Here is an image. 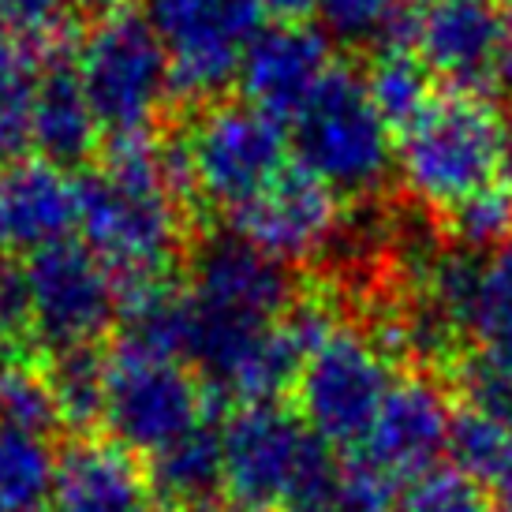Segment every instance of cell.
Listing matches in <instances>:
<instances>
[{"label": "cell", "instance_id": "cell-19", "mask_svg": "<svg viewBox=\"0 0 512 512\" xmlns=\"http://www.w3.org/2000/svg\"><path fill=\"white\" fill-rule=\"evenodd\" d=\"M98 116L86 101L75 64H49L34 79V150L60 169L86 161L98 143Z\"/></svg>", "mask_w": 512, "mask_h": 512}, {"label": "cell", "instance_id": "cell-11", "mask_svg": "<svg viewBox=\"0 0 512 512\" xmlns=\"http://www.w3.org/2000/svg\"><path fill=\"white\" fill-rule=\"evenodd\" d=\"M236 236L270 258L296 266L326 255L344 236L341 195L307 169H285L255 202L232 214Z\"/></svg>", "mask_w": 512, "mask_h": 512}, {"label": "cell", "instance_id": "cell-18", "mask_svg": "<svg viewBox=\"0 0 512 512\" xmlns=\"http://www.w3.org/2000/svg\"><path fill=\"white\" fill-rule=\"evenodd\" d=\"M154 505L165 512H217L225 498V449L221 427L202 419L199 427L157 449L146 464Z\"/></svg>", "mask_w": 512, "mask_h": 512}, {"label": "cell", "instance_id": "cell-10", "mask_svg": "<svg viewBox=\"0 0 512 512\" xmlns=\"http://www.w3.org/2000/svg\"><path fill=\"white\" fill-rule=\"evenodd\" d=\"M311 430L281 404H240L221 427L225 498L236 512L281 509Z\"/></svg>", "mask_w": 512, "mask_h": 512}, {"label": "cell", "instance_id": "cell-35", "mask_svg": "<svg viewBox=\"0 0 512 512\" xmlns=\"http://www.w3.org/2000/svg\"><path fill=\"white\" fill-rule=\"evenodd\" d=\"M494 90L512 94V0L498 8V49H494Z\"/></svg>", "mask_w": 512, "mask_h": 512}, {"label": "cell", "instance_id": "cell-34", "mask_svg": "<svg viewBox=\"0 0 512 512\" xmlns=\"http://www.w3.org/2000/svg\"><path fill=\"white\" fill-rule=\"evenodd\" d=\"M23 333H30L27 281H23V270L0 266V344L19 341Z\"/></svg>", "mask_w": 512, "mask_h": 512}, {"label": "cell", "instance_id": "cell-32", "mask_svg": "<svg viewBox=\"0 0 512 512\" xmlns=\"http://www.w3.org/2000/svg\"><path fill=\"white\" fill-rule=\"evenodd\" d=\"M34 150V79L0 90V161L12 165Z\"/></svg>", "mask_w": 512, "mask_h": 512}, {"label": "cell", "instance_id": "cell-25", "mask_svg": "<svg viewBox=\"0 0 512 512\" xmlns=\"http://www.w3.org/2000/svg\"><path fill=\"white\" fill-rule=\"evenodd\" d=\"M318 15L329 34L341 42L412 49L419 4L415 0H318Z\"/></svg>", "mask_w": 512, "mask_h": 512}, {"label": "cell", "instance_id": "cell-4", "mask_svg": "<svg viewBox=\"0 0 512 512\" xmlns=\"http://www.w3.org/2000/svg\"><path fill=\"white\" fill-rule=\"evenodd\" d=\"M75 75L101 131L143 139L165 113L172 90L169 53L139 15H109L90 30L75 57Z\"/></svg>", "mask_w": 512, "mask_h": 512}, {"label": "cell", "instance_id": "cell-9", "mask_svg": "<svg viewBox=\"0 0 512 512\" xmlns=\"http://www.w3.org/2000/svg\"><path fill=\"white\" fill-rule=\"evenodd\" d=\"M30 333L49 352L90 348L120 318V281L83 243H57L23 266Z\"/></svg>", "mask_w": 512, "mask_h": 512}, {"label": "cell", "instance_id": "cell-8", "mask_svg": "<svg viewBox=\"0 0 512 512\" xmlns=\"http://www.w3.org/2000/svg\"><path fill=\"white\" fill-rule=\"evenodd\" d=\"M210 393L184 370L180 359L143 356L116 344L109 352L105 427L131 456H154L210 419Z\"/></svg>", "mask_w": 512, "mask_h": 512}, {"label": "cell", "instance_id": "cell-31", "mask_svg": "<svg viewBox=\"0 0 512 512\" xmlns=\"http://www.w3.org/2000/svg\"><path fill=\"white\" fill-rule=\"evenodd\" d=\"M400 483L359 456H344V483L337 512H393Z\"/></svg>", "mask_w": 512, "mask_h": 512}, {"label": "cell", "instance_id": "cell-7", "mask_svg": "<svg viewBox=\"0 0 512 512\" xmlns=\"http://www.w3.org/2000/svg\"><path fill=\"white\" fill-rule=\"evenodd\" d=\"M191 187L217 210L236 214L288 169L285 124L247 101H221L199 116L184 139Z\"/></svg>", "mask_w": 512, "mask_h": 512}, {"label": "cell", "instance_id": "cell-15", "mask_svg": "<svg viewBox=\"0 0 512 512\" xmlns=\"http://www.w3.org/2000/svg\"><path fill=\"white\" fill-rule=\"evenodd\" d=\"M191 296L217 311L277 322L296 303V281L285 262L243 236H210L191 262Z\"/></svg>", "mask_w": 512, "mask_h": 512}, {"label": "cell", "instance_id": "cell-29", "mask_svg": "<svg viewBox=\"0 0 512 512\" xmlns=\"http://www.w3.org/2000/svg\"><path fill=\"white\" fill-rule=\"evenodd\" d=\"M344 483V456L322 438H307L281 512H337Z\"/></svg>", "mask_w": 512, "mask_h": 512}, {"label": "cell", "instance_id": "cell-5", "mask_svg": "<svg viewBox=\"0 0 512 512\" xmlns=\"http://www.w3.org/2000/svg\"><path fill=\"white\" fill-rule=\"evenodd\" d=\"M389 352L359 329H337L314 348L296 382L299 419L337 453H356L393 389Z\"/></svg>", "mask_w": 512, "mask_h": 512}, {"label": "cell", "instance_id": "cell-21", "mask_svg": "<svg viewBox=\"0 0 512 512\" xmlns=\"http://www.w3.org/2000/svg\"><path fill=\"white\" fill-rule=\"evenodd\" d=\"M468 337L475 341V359L512 382V240L483 255L468 311Z\"/></svg>", "mask_w": 512, "mask_h": 512}, {"label": "cell", "instance_id": "cell-39", "mask_svg": "<svg viewBox=\"0 0 512 512\" xmlns=\"http://www.w3.org/2000/svg\"><path fill=\"white\" fill-rule=\"evenodd\" d=\"M501 180L512 184V116H505V143H501Z\"/></svg>", "mask_w": 512, "mask_h": 512}, {"label": "cell", "instance_id": "cell-3", "mask_svg": "<svg viewBox=\"0 0 512 512\" xmlns=\"http://www.w3.org/2000/svg\"><path fill=\"white\" fill-rule=\"evenodd\" d=\"M393 128L370 98L367 75L337 68L296 116L292 146L299 169L318 176L337 195H374L393 169Z\"/></svg>", "mask_w": 512, "mask_h": 512}, {"label": "cell", "instance_id": "cell-30", "mask_svg": "<svg viewBox=\"0 0 512 512\" xmlns=\"http://www.w3.org/2000/svg\"><path fill=\"white\" fill-rule=\"evenodd\" d=\"M400 512H494V501L460 468H430L404 486Z\"/></svg>", "mask_w": 512, "mask_h": 512}, {"label": "cell", "instance_id": "cell-16", "mask_svg": "<svg viewBox=\"0 0 512 512\" xmlns=\"http://www.w3.org/2000/svg\"><path fill=\"white\" fill-rule=\"evenodd\" d=\"M412 49L456 94L494 90L498 12L486 0H434L419 8Z\"/></svg>", "mask_w": 512, "mask_h": 512}, {"label": "cell", "instance_id": "cell-1", "mask_svg": "<svg viewBox=\"0 0 512 512\" xmlns=\"http://www.w3.org/2000/svg\"><path fill=\"white\" fill-rule=\"evenodd\" d=\"M184 191H191L184 139L172 146H157L150 135L113 139L105 165L79 180L86 247L116 281L169 273L184 243Z\"/></svg>", "mask_w": 512, "mask_h": 512}, {"label": "cell", "instance_id": "cell-17", "mask_svg": "<svg viewBox=\"0 0 512 512\" xmlns=\"http://www.w3.org/2000/svg\"><path fill=\"white\" fill-rule=\"evenodd\" d=\"M60 512H154L146 471L116 441H75L60 456Z\"/></svg>", "mask_w": 512, "mask_h": 512}, {"label": "cell", "instance_id": "cell-24", "mask_svg": "<svg viewBox=\"0 0 512 512\" xmlns=\"http://www.w3.org/2000/svg\"><path fill=\"white\" fill-rule=\"evenodd\" d=\"M367 86L382 120L400 135L438 101L434 98V75L415 49H378V57L367 72Z\"/></svg>", "mask_w": 512, "mask_h": 512}, {"label": "cell", "instance_id": "cell-40", "mask_svg": "<svg viewBox=\"0 0 512 512\" xmlns=\"http://www.w3.org/2000/svg\"><path fill=\"white\" fill-rule=\"evenodd\" d=\"M490 501H494V512H512V479L494 486V490H490Z\"/></svg>", "mask_w": 512, "mask_h": 512}, {"label": "cell", "instance_id": "cell-23", "mask_svg": "<svg viewBox=\"0 0 512 512\" xmlns=\"http://www.w3.org/2000/svg\"><path fill=\"white\" fill-rule=\"evenodd\" d=\"M53 400H57L60 427L75 434H90L105 423V397H109V356L98 348H68L53 352L45 367Z\"/></svg>", "mask_w": 512, "mask_h": 512}, {"label": "cell", "instance_id": "cell-6", "mask_svg": "<svg viewBox=\"0 0 512 512\" xmlns=\"http://www.w3.org/2000/svg\"><path fill=\"white\" fill-rule=\"evenodd\" d=\"M146 23L169 53L176 98L210 101L240 79L262 8L258 0H146Z\"/></svg>", "mask_w": 512, "mask_h": 512}, {"label": "cell", "instance_id": "cell-27", "mask_svg": "<svg viewBox=\"0 0 512 512\" xmlns=\"http://www.w3.org/2000/svg\"><path fill=\"white\" fill-rule=\"evenodd\" d=\"M0 427L53 434L60 427V412L45 370L30 367L27 359H0Z\"/></svg>", "mask_w": 512, "mask_h": 512}, {"label": "cell", "instance_id": "cell-36", "mask_svg": "<svg viewBox=\"0 0 512 512\" xmlns=\"http://www.w3.org/2000/svg\"><path fill=\"white\" fill-rule=\"evenodd\" d=\"M27 75V45L15 38L12 30L0 23V90L23 83Z\"/></svg>", "mask_w": 512, "mask_h": 512}, {"label": "cell", "instance_id": "cell-2", "mask_svg": "<svg viewBox=\"0 0 512 512\" xmlns=\"http://www.w3.org/2000/svg\"><path fill=\"white\" fill-rule=\"evenodd\" d=\"M505 116L479 94H445L400 135L404 187L430 210H453L501 180Z\"/></svg>", "mask_w": 512, "mask_h": 512}, {"label": "cell", "instance_id": "cell-20", "mask_svg": "<svg viewBox=\"0 0 512 512\" xmlns=\"http://www.w3.org/2000/svg\"><path fill=\"white\" fill-rule=\"evenodd\" d=\"M191 296L172 285L169 273L120 281V348L143 356L184 359Z\"/></svg>", "mask_w": 512, "mask_h": 512}, {"label": "cell", "instance_id": "cell-37", "mask_svg": "<svg viewBox=\"0 0 512 512\" xmlns=\"http://www.w3.org/2000/svg\"><path fill=\"white\" fill-rule=\"evenodd\" d=\"M258 8L273 23H307V15L318 12V0H258Z\"/></svg>", "mask_w": 512, "mask_h": 512}, {"label": "cell", "instance_id": "cell-38", "mask_svg": "<svg viewBox=\"0 0 512 512\" xmlns=\"http://www.w3.org/2000/svg\"><path fill=\"white\" fill-rule=\"evenodd\" d=\"M72 8H79V12L86 15H98V19H109V15H124L128 12L131 0H68Z\"/></svg>", "mask_w": 512, "mask_h": 512}, {"label": "cell", "instance_id": "cell-28", "mask_svg": "<svg viewBox=\"0 0 512 512\" xmlns=\"http://www.w3.org/2000/svg\"><path fill=\"white\" fill-rule=\"evenodd\" d=\"M449 236L464 251H498L512 240V184H498L475 191L471 199L449 210Z\"/></svg>", "mask_w": 512, "mask_h": 512}, {"label": "cell", "instance_id": "cell-26", "mask_svg": "<svg viewBox=\"0 0 512 512\" xmlns=\"http://www.w3.org/2000/svg\"><path fill=\"white\" fill-rule=\"evenodd\" d=\"M449 456H453V468H460L490 494L494 486L512 479V419L486 415L464 404L453 415Z\"/></svg>", "mask_w": 512, "mask_h": 512}, {"label": "cell", "instance_id": "cell-33", "mask_svg": "<svg viewBox=\"0 0 512 512\" xmlns=\"http://www.w3.org/2000/svg\"><path fill=\"white\" fill-rule=\"evenodd\" d=\"M68 0H0V23L23 45L53 42L68 23Z\"/></svg>", "mask_w": 512, "mask_h": 512}, {"label": "cell", "instance_id": "cell-14", "mask_svg": "<svg viewBox=\"0 0 512 512\" xmlns=\"http://www.w3.org/2000/svg\"><path fill=\"white\" fill-rule=\"evenodd\" d=\"M79 228V180L45 161L19 157L0 169V255L34 258Z\"/></svg>", "mask_w": 512, "mask_h": 512}, {"label": "cell", "instance_id": "cell-13", "mask_svg": "<svg viewBox=\"0 0 512 512\" xmlns=\"http://www.w3.org/2000/svg\"><path fill=\"white\" fill-rule=\"evenodd\" d=\"M333 72L329 38L307 23H273L255 34L240 64L243 101L273 120H296Z\"/></svg>", "mask_w": 512, "mask_h": 512}, {"label": "cell", "instance_id": "cell-12", "mask_svg": "<svg viewBox=\"0 0 512 512\" xmlns=\"http://www.w3.org/2000/svg\"><path fill=\"white\" fill-rule=\"evenodd\" d=\"M449 434L453 408L445 389L427 374H412L393 382L367 441L348 456H359L385 471L393 483L408 486L423 471L438 468V456L449 449Z\"/></svg>", "mask_w": 512, "mask_h": 512}, {"label": "cell", "instance_id": "cell-22", "mask_svg": "<svg viewBox=\"0 0 512 512\" xmlns=\"http://www.w3.org/2000/svg\"><path fill=\"white\" fill-rule=\"evenodd\" d=\"M60 456L45 434L0 427V512H42L57 498Z\"/></svg>", "mask_w": 512, "mask_h": 512}]
</instances>
